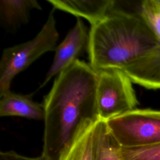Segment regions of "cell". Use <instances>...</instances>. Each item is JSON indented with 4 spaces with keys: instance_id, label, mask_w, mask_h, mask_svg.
Returning <instances> with one entry per match:
<instances>
[{
    "instance_id": "6da1fadb",
    "label": "cell",
    "mask_w": 160,
    "mask_h": 160,
    "mask_svg": "<svg viewBox=\"0 0 160 160\" xmlns=\"http://www.w3.org/2000/svg\"><path fill=\"white\" fill-rule=\"evenodd\" d=\"M98 71L77 59L59 74L44 97L42 154L59 160L75 138L99 120L96 87Z\"/></svg>"
},
{
    "instance_id": "30bf717a",
    "label": "cell",
    "mask_w": 160,
    "mask_h": 160,
    "mask_svg": "<svg viewBox=\"0 0 160 160\" xmlns=\"http://www.w3.org/2000/svg\"><path fill=\"white\" fill-rule=\"evenodd\" d=\"M33 9H41L37 0H1V23L9 30L15 31L27 23Z\"/></svg>"
},
{
    "instance_id": "ba28073f",
    "label": "cell",
    "mask_w": 160,
    "mask_h": 160,
    "mask_svg": "<svg viewBox=\"0 0 160 160\" xmlns=\"http://www.w3.org/2000/svg\"><path fill=\"white\" fill-rule=\"evenodd\" d=\"M54 9L83 18L91 26L107 16L116 6L114 0H48Z\"/></svg>"
},
{
    "instance_id": "7c38bea8",
    "label": "cell",
    "mask_w": 160,
    "mask_h": 160,
    "mask_svg": "<svg viewBox=\"0 0 160 160\" xmlns=\"http://www.w3.org/2000/svg\"><path fill=\"white\" fill-rule=\"evenodd\" d=\"M95 123L79 134L59 160H94Z\"/></svg>"
},
{
    "instance_id": "5bb4252c",
    "label": "cell",
    "mask_w": 160,
    "mask_h": 160,
    "mask_svg": "<svg viewBox=\"0 0 160 160\" xmlns=\"http://www.w3.org/2000/svg\"><path fill=\"white\" fill-rule=\"evenodd\" d=\"M121 150L125 160H160V142Z\"/></svg>"
},
{
    "instance_id": "5b68a950",
    "label": "cell",
    "mask_w": 160,
    "mask_h": 160,
    "mask_svg": "<svg viewBox=\"0 0 160 160\" xmlns=\"http://www.w3.org/2000/svg\"><path fill=\"white\" fill-rule=\"evenodd\" d=\"M132 83L122 70L98 71L96 102L100 120L107 121L135 109L138 101Z\"/></svg>"
},
{
    "instance_id": "52a82bcc",
    "label": "cell",
    "mask_w": 160,
    "mask_h": 160,
    "mask_svg": "<svg viewBox=\"0 0 160 160\" xmlns=\"http://www.w3.org/2000/svg\"><path fill=\"white\" fill-rule=\"evenodd\" d=\"M122 70L134 83L148 89H160V42Z\"/></svg>"
},
{
    "instance_id": "9a60e30c",
    "label": "cell",
    "mask_w": 160,
    "mask_h": 160,
    "mask_svg": "<svg viewBox=\"0 0 160 160\" xmlns=\"http://www.w3.org/2000/svg\"><path fill=\"white\" fill-rule=\"evenodd\" d=\"M0 160H47L42 155L31 158L21 155L14 151H1L0 153Z\"/></svg>"
},
{
    "instance_id": "3957f363",
    "label": "cell",
    "mask_w": 160,
    "mask_h": 160,
    "mask_svg": "<svg viewBox=\"0 0 160 160\" xmlns=\"http://www.w3.org/2000/svg\"><path fill=\"white\" fill-rule=\"evenodd\" d=\"M54 10L49 12L46 22L32 39L3 50L0 61V96L10 91L12 79L41 56L54 51L59 38Z\"/></svg>"
},
{
    "instance_id": "9c48e42d",
    "label": "cell",
    "mask_w": 160,
    "mask_h": 160,
    "mask_svg": "<svg viewBox=\"0 0 160 160\" xmlns=\"http://www.w3.org/2000/svg\"><path fill=\"white\" fill-rule=\"evenodd\" d=\"M0 116L43 120L44 111L43 105L33 101L30 96L9 91L0 96Z\"/></svg>"
},
{
    "instance_id": "8992f818",
    "label": "cell",
    "mask_w": 160,
    "mask_h": 160,
    "mask_svg": "<svg viewBox=\"0 0 160 160\" xmlns=\"http://www.w3.org/2000/svg\"><path fill=\"white\" fill-rule=\"evenodd\" d=\"M88 41L87 28L82 21L78 18L74 27L56 48L53 61L40 88L44 86L52 77L58 76L78 59V56L85 48L88 49Z\"/></svg>"
},
{
    "instance_id": "8fae6325",
    "label": "cell",
    "mask_w": 160,
    "mask_h": 160,
    "mask_svg": "<svg viewBox=\"0 0 160 160\" xmlns=\"http://www.w3.org/2000/svg\"><path fill=\"white\" fill-rule=\"evenodd\" d=\"M94 160H125L106 121L100 119L95 123Z\"/></svg>"
},
{
    "instance_id": "4fadbf2b",
    "label": "cell",
    "mask_w": 160,
    "mask_h": 160,
    "mask_svg": "<svg viewBox=\"0 0 160 160\" xmlns=\"http://www.w3.org/2000/svg\"><path fill=\"white\" fill-rule=\"evenodd\" d=\"M138 13L160 42V0L142 1Z\"/></svg>"
},
{
    "instance_id": "277c9868",
    "label": "cell",
    "mask_w": 160,
    "mask_h": 160,
    "mask_svg": "<svg viewBox=\"0 0 160 160\" xmlns=\"http://www.w3.org/2000/svg\"><path fill=\"white\" fill-rule=\"evenodd\" d=\"M121 148H134L160 142V111L134 109L106 121Z\"/></svg>"
},
{
    "instance_id": "7a4b0ae2",
    "label": "cell",
    "mask_w": 160,
    "mask_h": 160,
    "mask_svg": "<svg viewBox=\"0 0 160 160\" xmlns=\"http://www.w3.org/2000/svg\"><path fill=\"white\" fill-rule=\"evenodd\" d=\"M159 41L139 14L114 8L91 26L88 52L96 71L123 69L142 57Z\"/></svg>"
}]
</instances>
